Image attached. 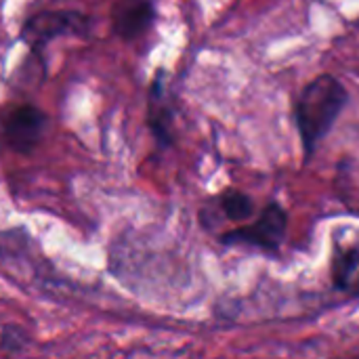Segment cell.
Here are the masks:
<instances>
[{
	"label": "cell",
	"mask_w": 359,
	"mask_h": 359,
	"mask_svg": "<svg viewBox=\"0 0 359 359\" xmlns=\"http://www.w3.org/2000/svg\"><path fill=\"white\" fill-rule=\"evenodd\" d=\"M154 17H156V11L149 0H130L116 11V17H114L116 34L126 40L137 38L154 23Z\"/></svg>",
	"instance_id": "cell-6"
},
{
	"label": "cell",
	"mask_w": 359,
	"mask_h": 359,
	"mask_svg": "<svg viewBox=\"0 0 359 359\" xmlns=\"http://www.w3.org/2000/svg\"><path fill=\"white\" fill-rule=\"evenodd\" d=\"M219 208L221 212L229 219V221H236V223H244L248 221L252 215H255V204L252 200L242 194V191H236V189H229L225 194H221L219 198Z\"/></svg>",
	"instance_id": "cell-8"
},
{
	"label": "cell",
	"mask_w": 359,
	"mask_h": 359,
	"mask_svg": "<svg viewBox=\"0 0 359 359\" xmlns=\"http://www.w3.org/2000/svg\"><path fill=\"white\" fill-rule=\"evenodd\" d=\"M164 74L160 72L151 84V93H149V111H147V122L149 128L156 137V141L162 147H168L175 139L172 133V122H175V114L172 107L168 103L166 90H164V82H162Z\"/></svg>",
	"instance_id": "cell-5"
},
{
	"label": "cell",
	"mask_w": 359,
	"mask_h": 359,
	"mask_svg": "<svg viewBox=\"0 0 359 359\" xmlns=\"http://www.w3.org/2000/svg\"><path fill=\"white\" fill-rule=\"evenodd\" d=\"M347 103V88L330 74L318 76L301 93L294 105V122L301 135L305 158H311L318 143L330 133Z\"/></svg>",
	"instance_id": "cell-1"
},
{
	"label": "cell",
	"mask_w": 359,
	"mask_h": 359,
	"mask_svg": "<svg viewBox=\"0 0 359 359\" xmlns=\"http://www.w3.org/2000/svg\"><path fill=\"white\" fill-rule=\"evenodd\" d=\"M48 126V116L34 105H19L11 109L2 120V133L8 147L17 154H29L38 147L44 130Z\"/></svg>",
	"instance_id": "cell-4"
},
{
	"label": "cell",
	"mask_w": 359,
	"mask_h": 359,
	"mask_svg": "<svg viewBox=\"0 0 359 359\" xmlns=\"http://www.w3.org/2000/svg\"><path fill=\"white\" fill-rule=\"evenodd\" d=\"M27 345V334L19 328V326H6L2 328V334H0V347L11 351V353H19L23 351Z\"/></svg>",
	"instance_id": "cell-9"
},
{
	"label": "cell",
	"mask_w": 359,
	"mask_h": 359,
	"mask_svg": "<svg viewBox=\"0 0 359 359\" xmlns=\"http://www.w3.org/2000/svg\"><path fill=\"white\" fill-rule=\"evenodd\" d=\"M334 286L343 292L359 294V246H339L332 261Z\"/></svg>",
	"instance_id": "cell-7"
},
{
	"label": "cell",
	"mask_w": 359,
	"mask_h": 359,
	"mask_svg": "<svg viewBox=\"0 0 359 359\" xmlns=\"http://www.w3.org/2000/svg\"><path fill=\"white\" fill-rule=\"evenodd\" d=\"M286 227H288V215L280 204H267L263 208V212L259 215V219L250 225L244 227H236L227 233L221 236L223 244H244V246H252L265 252H276L282 246V240L286 236Z\"/></svg>",
	"instance_id": "cell-2"
},
{
	"label": "cell",
	"mask_w": 359,
	"mask_h": 359,
	"mask_svg": "<svg viewBox=\"0 0 359 359\" xmlns=\"http://www.w3.org/2000/svg\"><path fill=\"white\" fill-rule=\"evenodd\" d=\"M88 23V17L76 11H48L29 17L21 29V36L32 48H40L59 36L84 34Z\"/></svg>",
	"instance_id": "cell-3"
}]
</instances>
